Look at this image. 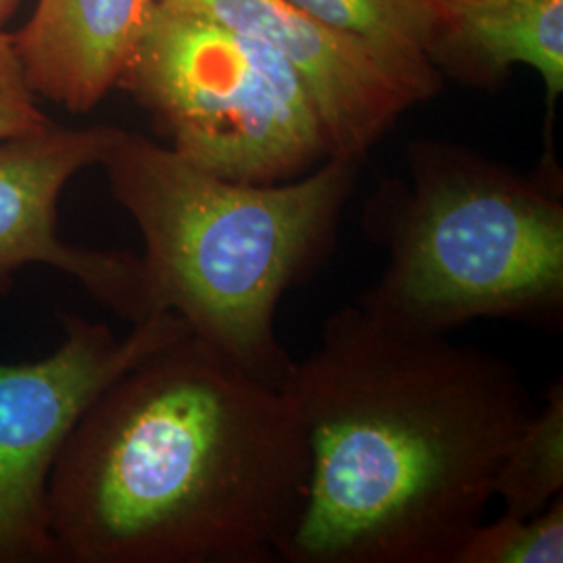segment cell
Returning a JSON list of instances; mask_svg holds the SVG:
<instances>
[{
  "label": "cell",
  "mask_w": 563,
  "mask_h": 563,
  "mask_svg": "<svg viewBox=\"0 0 563 563\" xmlns=\"http://www.w3.org/2000/svg\"><path fill=\"white\" fill-rule=\"evenodd\" d=\"M309 451L288 563H453L537 409L516 365L449 334L334 311L282 386Z\"/></svg>",
  "instance_id": "obj_1"
},
{
  "label": "cell",
  "mask_w": 563,
  "mask_h": 563,
  "mask_svg": "<svg viewBox=\"0 0 563 563\" xmlns=\"http://www.w3.org/2000/svg\"><path fill=\"white\" fill-rule=\"evenodd\" d=\"M309 451L288 395L190 332L88 407L48 481L59 562H282Z\"/></svg>",
  "instance_id": "obj_2"
},
{
  "label": "cell",
  "mask_w": 563,
  "mask_h": 563,
  "mask_svg": "<svg viewBox=\"0 0 563 563\" xmlns=\"http://www.w3.org/2000/svg\"><path fill=\"white\" fill-rule=\"evenodd\" d=\"M101 167L141 230L155 311L176 313L195 339L282 388L295 360L276 330L278 307L332 255L360 162L328 157L299 178L251 184L118 128Z\"/></svg>",
  "instance_id": "obj_3"
},
{
  "label": "cell",
  "mask_w": 563,
  "mask_h": 563,
  "mask_svg": "<svg viewBox=\"0 0 563 563\" xmlns=\"http://www.w3.org/2000/svg\"><path fill=\"white\" fill-rule=\"evenodd\" d=\"M367 239L386 251L360 297L397 328L449 334L478 320L563 322V201L553 184L457 146L418 144L411 184L369 202Z\"/></svg>",
  "instance_id": "obj_4"
},
{
  "label": "cell",
  "mask_w": 563,
  "mask_h": 563,
  "mask_svg": "<svg viewBox=\"0 0 563 563\" xmlns=\"http://www.w3.org/2000/svg\"><path fill=\"white\" fill-rule=\"evenodd\" d=\"M118 86L172 151L228 180H292L328 159L295 69L267 42L220 21L155 0Z\"/></svg>",
  "instance_id": "obj_5"
},
{
  "label": "cell",
  "mask_w": 563,
  "mask_h": 563,
  "mask_svg": "<svg viewBox=\"0 0 563 563\" xmlns=\"http://www.w3.org/2000/svg\"><path fill=\"white\" fill-rule=\"evenodd\" d=\"M59 349L34 363H0V563L59 562L48 528V481L88 407L123 374L188 334L169 311L118 336L67 316Z\"/></svg>",
  "instance_id": "obj_6"
},
{
  "label": "cell",
  "mask_w": 563,
  "mask_h": 563,
  "mask_svg": "<svg viewBox=\"0 0 563 563\" xmlns=\"http://www.w3.org/2000/svg\"><path fill=\"white\" fill-rule=\"evenodd\" d=\"M118 128H59L0 142V297L15 272L53 265L130 323L159 311L151 299L141 255L60 241V192L81 169L101 165Z\"/></svg>",
  "instance_id": "obj_7"
},
{
  "label": "cell",
  "mask_w": 563,
  "mask_h": 563,
  "mask_svg": "<svg viewBox=\"0 0 563 563\" xmlns=\"http://www.w3.org/2000/svg\"><path fill=\"white\" fill-rule=\"evenodd\" d=\"M267 42L302 81L322 125L328 157L362 162L420 104L360 42L288 0H157Z\"/></svg>",
  "instance_id": "obj_8"
},
{
  "label": "cell",
  "mask_w": 563,
  "mask_h": 563,
  "mask_svg": "<svg viewBox=\"0 0 563 563\" xmlns=\"http://www.w3.org/2000/svg\"><path fill=\"white\" fill-rule=\"evenodd\" d=\"M155 0H38L13 34L36 97L71 113L118 86Z\"/></svg>",
  "instance_id": "obj_9"
},
{
  "label": "cell",
  "mask_w": 563,
  "mask_h": 563,
  "mask_svg": "<svg viewBox=\"0 0 563 563\" xmlns=\"http://www.w3.org/2000/svg\"><path fill=\"white\" fill-rule=\"evenodd\" d=\"M437 67L474 84L501 80L514 65L534 69L547 99L563 90V0H434Z\"/></svg>",
  "instance_id": "obj_10"
},
{
  "label": "cell",
  "mask_w": 563,
  "mask_h": 563,
  "mask_svg": "<svg viewBox=\"0 0 563 563\" xmlns=\"http://www.w3.org/2000/svg\"><path fill=\"white\" fill-rule=\"evenodd\" d=\"M323 25L360 42L390 76L430 101L441 90L434 63L439 13L434 0H288Z\"/></svg>",
  "instance_id": "obj_11"
},
{
  "label": "cell",
  "mask_w": 563,
  "mask_h": 563,
  "mask_svg": "<svg viewBox=\"0 0 563 563\" xmlns=\"http://www.w3.org/2000/svg\"><path fill=\"white\" fill-rule=\"evenodd\" d=\"M495 499L504 514L528 518L563 495V378L544 393L530 420L505 451L497 470Z\"/></svg>",
  "instance_id": "obj_12"
},
{
  "label": "cell",
  "mask_w": 563,
  "mask_h": 563,
  "mask_svg": "<svg viewBox=\"0 0 563 563\" xmlns=\"http://www.w3.org/2000/svg\"><path fill=\"white\" fill-rule=\"evenodd\" d=\"M562 562L563 495L528 518L501 514L495 522L483 520L453 558V563Z\"/></svg>",
  "instance_id": "obj_13"
},
{
  "label": "cell",
  "mask_w": 563,
  "mask_h": 563,
  "mask_svg": "<svg viewBox=\"0 0 563 563\" xmlns=\"http://www.w3.org/2000/svg\"><path fill=\"white\" fill-rule=\"evenodd\" d=\"M53 121L30 88L13 34L0 27V142L42 132Z\"/></svg>",
  "instance_id": "obj_14"
},
{
  "label": "cell",
  "mask_w": 563,
  "mask_h": 563,
  "mask_svg": "<svg viewBox=\"0 0 563 563\" xmlns=\"http://www.w3.org/2000/svg\"><path fill=\"white\" fill-rule=\"evenodd\" d=\"M20 2L21 0H0V27L13 18V13L20 7Z\"/></svg>",
  "instance_id": "obj_15"
}]
</instances>
